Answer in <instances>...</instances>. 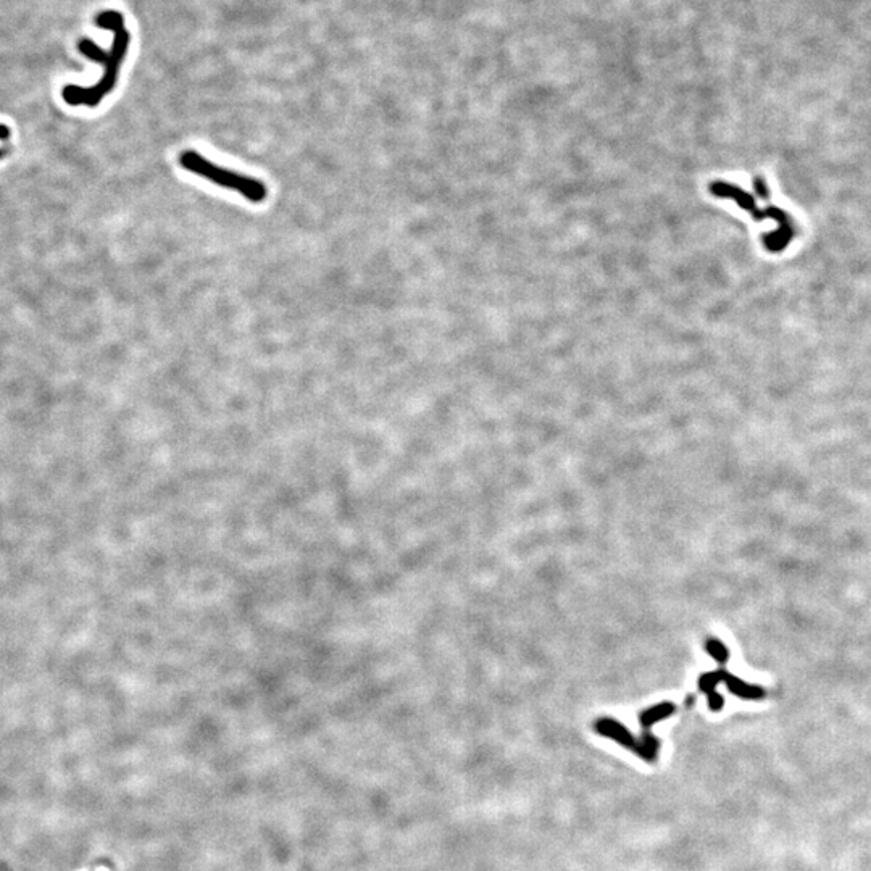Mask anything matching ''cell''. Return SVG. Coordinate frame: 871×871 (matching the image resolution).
Listing matches in <instances>:
<instances>
[{"mask_svg": "<svg viewBox=\"0 0 871 871\" xmlns=\"http://www.w3.org/2000/svg\"><path fill=\"white\" fill-rule=\"evenodd\" d=\"M95 23L97 26L113 31V44L112 50L108 54V63L105 65L102 78L92 87H81L76 84H68L63 87V100L68 105H71V107H78V105L97 107L105 99V95L113 91V87L117 86L118 81L119 67H121V62L124 55H126L129 45V39H131L129 38V32L124 30V20L121 13L113 10L104 12L97 16Z\"/></svg>", "mask_w": 871, "mask_h": 871, "instance_id": "cell-1", "label": "cell"}, {"mask_svg": "<svg viewBox=\"0 0 871 871\" xmlns=\"http://www.w3.org/2000/svg\"><path fill=\"white\" fill-rule=\"evenodd\" d=\"M179 165L186 172L197 174V176L204 178L207 181L216 184V186L241 194L242 197H246L248 202H253V204H262L268 197V189H266L264 181L233 172V170L218 167L213 161L194 150L183 152L179 155Z\"/></svg>", "mask_w": 871, "mask_h": 871, "instance_id": "cell-2", "label": "cell"}, {"mask_svg": "<svg viewBox=\"0 0 871 871\" xmlns=\"http://www.w3.org/2000/svg\"><path fill=\"white\" fill-rule=\"evenodd\" d=\"M710 192L717 197H730V199H734V202H737V204H739L744 210L750 211V213H752L757 220H765V218L776 220L778 223H780V229H778L776 233L768 234L767 236V247L769 248V251L778 252L789 244L791 236H792V229L789 224V218H787L785 211L778 209H767L760 211L757 209V205H755V200L749 196L747 192H744L737 186H731V184L728 183H721V181L713 183L712 186H710Z\"/></svg>", "mask_w": 871, "mask_h": 871, "instance_id": "cell-3", "label": "cell"}, {"mask_svg": "<svg viewBox=\"0 0 871 871\" xmlns=\"http://www.w3.org/2000/svg\"><path fill=\"white\" fill-rule=\"evenodd\" d=\"M10 136V129L5 124H0V141H7Z\"/></svg>", "mask_w": 871, "mask_h": 871, "instance_id": "cell-4", "label": "cell"}, {"mask_svg": "<svg viewBox=\"0 0 871 871\" xmlns=\"http://www.w3.org/2000/svg\"><path fill=\"white\" fill-rule=\"evenodd\" d=\"M2 156H3V150H0V159H2Z\"/></svg>", "mask_w": 871, "mask_h": 871, "instance_id": "cell-5", "label": "cell"}]
</instances>
